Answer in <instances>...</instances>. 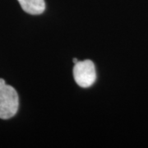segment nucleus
<instances>
[{
  "label": "nucleus",
  "mask_w": 148,
  "mask_h": 148,
  "mask_svg": "<svg viewBox=\"0 0 148 148\" xmlns=\"http://www.w3.org/2000/svg\"><path fill=\"white\" fill-rule=\"evenodd\" d=\"M19 108L16 90L0 78V119H8L15 116Z\"/></svg>",
  "instance_id": "nucleus-1"
},
{
  "label": "nucleus",
  "mask_w": 148,
  "mask_h": 148,
  "mask_svg": "<svg viewBox=\"0 0 148 148\" xmlns=\"http://www.w3.org/2000/svg\"><path fill=\"white\" fill-rule=\"evenodd\" d=\"M73 77L77 84L81 87H90L96 79V73L94 63L89 60L78 61L73 68Z\"/></svg>",
  "instance_id": "nucleus-2"
},
{
  "label": "nucleus",
  "mask_w": 148,
  "mask_h": 148,
  "mask_svg": "<svg viewBox=\"0 0 148 148\" xmlns=\"http://www.w3.org/2000/svg\"><path fill=\"white\" fill-rule=\"evenodd\" d=\"M21 8L32 15L41 14L45 10V0H17Z\"/></svg>",
  "instance_id": "nucleus-3"
},
{
  "label": "nucleus",
  "mask_w": 148,
  "mask_h": 148,
  "mask_svg": "<svg viewBox=\"0 0 148 148\" xmlns=\"http://www.w3.org/2000/svg\"><path fill=\"white\" fill-rule=\"evenodd\" d=\"M77 62H78V59H77V58H73V63H74V64H77Z\"/></svg>",
  "instance_id": "nucleus-4"
}]
</instances>
